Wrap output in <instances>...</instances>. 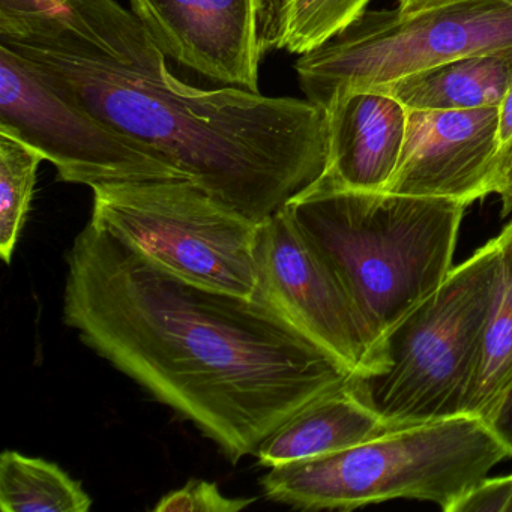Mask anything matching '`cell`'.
I'll return each instance as SVG.
<instances>
[{"label":"cell","mask_w":512,"mask_h":512,"mask_svg":"<svg viewBox=\"0 0 512 512\" xmlns=\"http://www.w3.org/2000/svg\"><path fill=\"white\" fill-rule=\"evenodd\" d=\"M497 272L478 371L464 413L487 419L512 383V221L496 236Z\"/></svg>","instance_id":"9a60e30c"},{"label":"cell","mask_w":512,"mask_h":512,"mask_svg":"<svg viewBox=\"0 0 512 512\" xmlns=\"http://www.w3.org/2000/svg\"><path fill=\"white\" fill-rule=\"evenodd\" d=\"M254 499H232L212 482L191 479L178 490L161 497L154 512H238L253 505Z\"/></svg>","instance_id":"d6986e66"},{"label":"cell","mask_w":512,"mask_h":512,"mask_svg":"<svg viewBox=\"0 0 512 512\" xmlns=\"http://www.w3.org/2000/svg\"><path fill=\"white\" fill-rule=\"evenodd\" d=\"M166 56L211 82L259 92L262 0H130Z\"/></svg>","instance_id":"8fae6325"},{"label":"cell","mask_w":512,"mask_h":512,"mask_svg":"<svg viewBox=\"0 0 512 512\" xmlns=\"http://www.w3.org/2000/svg\"><path fill=\"white\" fill-rule=\"evenodd\" d=\"M388 430L391 428L353 394L347 380L302 407L281 425L262 443L257 458L260 466L272 469L335 454Z\"/></svg>","instance_id":"4fadbf2b"},{"label":"cell","mask_w":512,"mask_h":512,"mask_svg":"<svg viewBox=\"0 0 512 512\" xmlns=\"http://www.w3.org/2000/svg\"><path fill=\"white\" fill-rule=\"evenodd\" d=\"M328 154L317 181L347 190H385L397 169L409 110L380 91L335 95L325 109Z\"/></svg>","instance_id":"7c38bea8"},{"label":"cell","mask_w":512,"mask_h":512,"mask_svg":"<svg viewBox=\"0 0 512 512\" xmlns=\"http://www.w3.org/2000/svg\"><path fill=\"white\" fill-rule=\"evenodd\" d=\"M485 422L493 431L494 436L503 443L509 457H512V383L503 392Z\"/></svg>","instance_id":"ffe728a7"},{"label":"cell","mask_w":512,"mask_h":512,"mask_svg":"<svg viewBox=\"0 0 512 512\" xmlns=\"http://www.w3.org/2000/svg\"><path fill=\"white\" fill-rule=\"evenodd\" d=\"M259 290L308 337L353 374L371 365L376 340L352 296L325 257L281 208L257 227L254 244Z\"/></svg>","instance_id":"9c48e42d"},{"label":"cell","mask_w":512,"mask_h":512,"mask_svg":"<svg viewBox=\"0 0 512 512\" xmlns=\"http://www.w3.org/2000/svg\"><path fill=\"white\" fill-rule=\"evenodd\" d=\"M0 46L67 100L262 223L322 176L323 109L187 85L118 0H0Z\"/></svg>","instance_id":"7a4b0ae2"},{"label":"cell","mask_w":512,"mask_h":512,"mask_svg":"<svg viewBox=\"0 0 512 512\" xmlns=\"http://www.w3.org/2000/svg\"><path fill=\"white\" fill-rule=\"evenodd\" d=\"M491 239L377 341L371 365L353 374V394L388 428L466 415L493 299Z\"/></svg>","instance_id":"277c9868"},{"label":"cell","mask_w":512,"mask_h":512,"mask_svg":"<svg viewBox=\"0 0 512 512\" xmlns=\"http://www.w3.org/2000/svg\"><path fill=\"white\" fill-rule=\"evenodd\" d=\"M92 223L173 274L253 298L259 290L257 227L188 179L92 187Z\"/></svg>","instance_id":"52a82bcc"},{"label":"cell","mask_w":512,"mask_h":512,"mask_svg":"<svg viewBox=\"0 0 512 512\" xmlns=\"http://www.w3.org/2000/svg\"><path fill=\"white\" fill-rule=\"evenodd\" d=\"M509 4H512V0H508Z\"/></svg>","instance_id":"d4e9b609"},{"label":"cell","mask_w":512,"mask_h":512,"mask_svg":"<svg viewBox=\"0 0 512 512\" xmlns=\"http://www.w3.org/2000/svg\"><path fill=\"white\" fill-rule=\"evenodd\" d=\"M67 268L65 325L232 464L353 376L262 296L185 280L91 220Z\"/></svg>","instance_id":"6da1fadb"},{"label":"cell","mask_w":512,"mask_h":512,"mask_svg":"<svg viewBox=\"0 0 512 512\" xmlns=\"http://www.w3.org/2000/svg\"><path fill=\"white\" fill-rule=\"evenodd\" d=\"M499 107L409 110L406 137L385 190L469 206L494 193Z\"/></svg>","instance_id":"30bf717a"},{"label":"cell","mask_w":512,"mask_h":512,"mask_svg":"<svg viewBox=\"0 0 512 512\" xmlns=\"http://www.w3.org/2000/svg\"><path fill=\"white\" fill-rule=\"evenodd\" d=\"M512 77V47L463 56L404 77L376 91L407 110H473L499 107Z\"/></svg>","instance_id":"5bb4252c"},{"label":"cell","mask_w":512,"mask_h":512,"mask_svg":"<svg viewBox=\"0 0 512 512\" xmlns=\"http://www.w3.org/2000/svg\"><path fill=\"white\" fill-rule=\"evenodd\" d=\"M284 208L337 272L377 343L451 274L466 205L316 181Z\"/></svg>","instance_id":"3957f363"},{"label":"cell","mask_w":512,"mask_h":512,"mask_svg":"<svg viewBox=\"0 0 512 512\" xmlns=\"http://www.w3.org/2000/svg\"><path fill=\"white\" fill-rule=\"evenodd\" d=\"M43 161L31 146L0 131V256L7 265L31 209Z\"/></svg>","instance_id":"ac0fdd59"},{"label":"cell","mask_w":512,"mask_h":512,"mask_svg":"<svg viewBox=\"0 0 512 512\" xmlns=\"http://www.w3.org/2000/svg\"><path fill=\"white\" fill-rule=\"evenodd\" d=\"M506 481H508V511L512 512V475L506 476Z\"/></svg>","instance_id":"cb8c5ba5"},{"label":"cell","mask_w":512,"mask_h":512,"mask_svg":"<svg viewBox=\"0 0 512 512\" xmlns=\"http://www.w3.org/2000/svg\"><path fill=\"white\" fill-rule=\"evenodd\" d=\"M512 140V77L508 91L499 106V143L500 151Z\"/></svg>","instance_id":"7402d4cb"},{"label":"cell","mask_w":512,"mask_h":512,"mask_svg":"<svg viewBox=\"0 0 512 512\" xmlns=\"http://www.w3.org/2000/svg\"><path fill=\"white\" fill-rule=\"evenodd\" d=\"M371 0H262L263 50L305 55L346 31Z\"/></svg>","instance_id":"2e32d148"},{"label":"cell","mask_w":512,"mask_h":512,"mask_svg":"<svg viewBox=\"0 0 512 512\" xmlns=\"http://www.w3.org/2000/svg\"><path fill=\"white\" fill-rule=\"evenodd\" d=\"M451 2H454V0H398L397 10L401 14H415L419 11L442 7V5L451 4Z\"/></svg>","instance_id":"603a6c76"},{"label":"cell","mask_w":512,"mask_h":512,"mask_svg":"<svg viewBox=\"0 0 512 512\" xmlns=\"http://www.w3.org/2000/svg\"><path fill=\"white\" fill-rule=\"evenodd\" d=\"M0 131L22 140L67 184L185 179L130 137L59 95L0 46Z\"/></svg>","instance_id":"ba28073f"},{"label":"cell","mask_w":512,"mask_h":512,"mask_svg":"<svg viewBox=\"0 0 512 512\" xmlns=\"http://www.w3.org/2000/svg\"><path fill=\"white\" fill-rule=\"evenodd\" d=\"M494 194H499L502 200L503 217L512 212V140L500 151L499 166H497Z\"/></svg>","instance_id":"44dd1931"},{"label":"cell","mask_w":512,"mask_h":512,"mask_svg":"<svg viewBox=\"0 0 512 512\" xmlns=\"http://www.w3.org/2000/svg\"><path fill=\"white\" fill-rule=\"evenodd\" d=\"M512 47L508 0H454L415 14L365 11L295 70L305 98L325 109L338 94L376 91L445 62Z\"/></svg>","instance_id":"8992f818"},{"label":"cell","mask_w":512,"mask_h":512,"mask_svg":"<svg viewBox=\"0 0 512 512\" xmlns=\"http://www.w3.org/2000/svg\"><path fill=\"white\" fill-rule=\"evenodd\" d=\"M506 457L484 419L460 415L391 428L335 454L272 467L263 493L304 511L418 499L451 512Z\"/></svg>","instance_id":"5b68a950"},{"label":"cell","mask_w":512,"mask_h":512,"mask_svg":"<svg viewBox=\"0 0 512 512\" xmlns=\"http://www.w3.org/2000/svg\"><path fill=\"white\" fill-rule=\"evenodd\" d=\"M92 499L58 464L4 451L0 457L2 512H88Z\"/></svg>","instance_id":"e0dca14e"}]
</instances>
